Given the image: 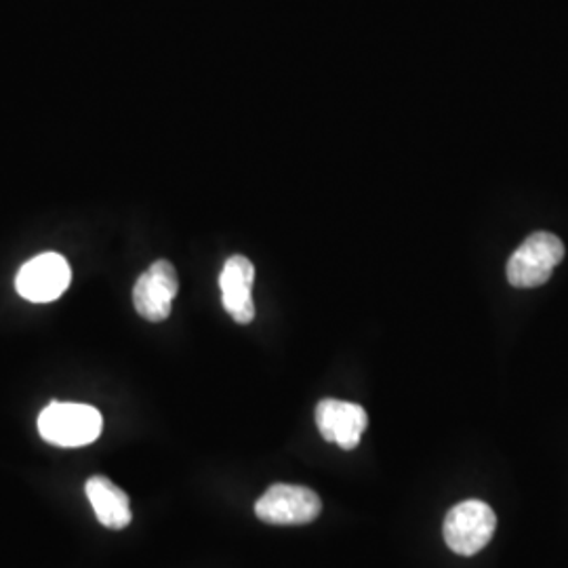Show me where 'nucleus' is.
<instances>
[{"instance_id":"1","label":"nucleus","mask_w":568,"mask_h":568,"mask_svg":"<svg viewBox=\"0 0 568 568\" xmlns=\"http://www.w3.org/2000/svg\"><path fill=\"white\" fill-rule=\"evenodd\" d=\"M102 429V413L79 403H51L39 417L42 440L53 447H87L100 438Z\"/></svg>"},{"instance_id":"2","label":"nucleus","mask_w":568,"mask_h":568,"mask_svg":"<svg viewBox=\"0 0 568 568\" xmlns=\"http://www.w3.org/2000/svg\"><path fill=\"white\" fill-rule=\"evenodd\" d=\"M565 260V244L549 232H535L520 244L508 262V281L516 288H535L549 281Z\"/></svg>"},{"instance_id":"3","label":"nucleus","mask_w":568,"mask_h":568,"mask_svg":"<svg viewBox=\"0 0 568 568\" xmlns=\"http://www.w3.org/2000/svg\"><path fill=\"white\" fill-rule=\"evenodd\" d=\"M497 528V516L485 501L467 499L445 518V541L459 556H474L487 548Z\"/></svg>"},{"instance_id":"4","label":"nucleus","mask_w":568,"mask_h":568,"mask_svg":"<svg viewBox=\"0 0 568 568\" xmlns=\"http://www.w3.org/2000/svg\"><path fill=\"white\" fill-rule=\"evenodd\" d=\"M323 509L321 497L305 487L272 485L255 504L262 523L276 527H300L314 523Z\"/></svg>"},{"instance_id":"5","label":"nucleus","mask_w":568,"mask_h":568,"mask_svg":"<svg viewBox=\"0 0 568 568\" xmlns=\"http://www.w3.org/2000/svg\"><path fill=\"white\" fill-rule=\"evenodd\" d=\"M72 283V270L60 253H42L21 265L16 288L32 304H49L60 300Z\"/></svg>"},{"instance_id":"6","label":"nucleus","mask_w":568,"mask_h":568,"mask_svg":"<svg viewBox=\"0 0 568 568\" xmlns=\"http://www.w3.org/2000/svg\"><path fill=\"white\" fill-rule=\"evenodd\" d=\"M178 291V270L171 262L159 260L143 272L133 286V305L145 321L163 323L171 314Z\"/></svg>"},{"instance_id":"7","label":"nucleus","mask_w":568,"mask_h":568,"mask_svg":"<svg viewBox=\"0 0 568 568\" xmlns=\"http://www.w3.org/2000/svg\"><path fill=\"white\" fill-rule=\"evenodd\" d=\"M368 417L361 405L344 403L335 398H325L316 406V426L326 443H333L344 450L361 445Z\"/></svg>"},{"instance_id":"8","label":"nucleus","mask_w":568,"mask_h":568,"mask_svg":"<svg viewBox=\"0 0 568 568\" xmlns=\"http://www.w3.org/2000/svg\"><path fill=\"white\" fill-rule=\"evenodd\" d=\"M253 281H255V265L251 264L244 255L230 257L220 274V288H222L225 312L239 325H248L255 318V304L251 297Z\"/></svg>"},{"instance_id":"9","label":"nucleus","mask_w":568,"mask_h":568,"mask_svg":"<svg viewBox=\"0 0 568 568\" xmlns=\"http://www.w3.org/2000/svg\"><path fill=\"white\" fill-rule=\"evenodd\" d=\"M87 499L103 527L122 530L131 525V504L126 493L105 476H93L84 485Z\"/></svg>"}]
</instances>
